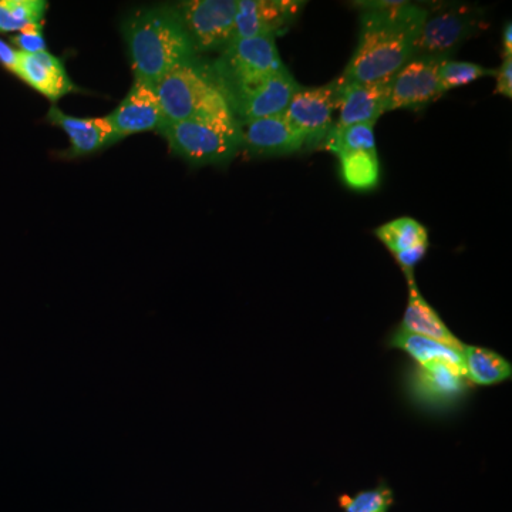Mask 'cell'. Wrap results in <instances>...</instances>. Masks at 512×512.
Here are the masks:
<instances>
[{"instance_id":"21","label":"cell","mask_w":512,"mask_h":512,"mask_svg":"<svg viewBox=\"0 0 512 512\" xmlns=\"http://www.w3.org/2000/svg\"><path fill=\"white\" fill-rule=\"evenodd\" d=\"M375 124H350V126H335L329 131L320 150L329 151L336 157L356 151L376 150Z\"/></svg>"},{"instance_id":"30","label":"cell","mask_w":512,"mask_h":512,"mask_svg":"<svg viewBox=\"0 0 512 512\" xmlns=\"http://www.w3.org/2000/svg\"><path fill=\"white\" fill-rule=\"evenodd\" d=\"M18 59L19 50L10 46L5 40L0 39V64L13 73L15 72L16 64H18Z\"/></svg>"},{"instance_id":"16","label":"cell","mask_w":512,"mask_h":512,"mask_svg":"<svg viewBox=\"0 0 512 512\" xmlns=\"http://www.w3.org/2000/svg\"><path fill=\"white\" fill-rule=\"evenodd\" d=\"M13 74L52 101L60 100L76 90L63 63L47 50L36 55L19 52L18 64Z\"/></svg>"},{"instance_id":"24","label":"cell","mask_w":512,"mask_h":512,"mask_svg":"<svg viewBox=\"0 0 512 512\" xmlns=\"http://www.w3.org/2000/svg\"><path fill=\"white\" fill-rule=\"evenodd\" d=\"M46 10L45 0H0V33L42 25Z\"/></svg>"},{"instance_id":"31","label":"cell","mask_w":512,"mask_h":512,"mask_svg":"<svg viewBox=\"0 0 512 512\" xmlns=\"http://www.w3.org/2000/svg\"><path fill=\"white\" fill-rule=\"evenodd\" d=\"M512 26L511 20L504 25L503 30V59L512 57Z\"/></svg>"},{"instance_id":"15","label":"cell","mask_w":512,"mask_h":512,"mask_svg":"<svg viewBox=\"0 0 512 512\" xmlns=\"http://www.w3.org/2000/svg\"><path fill=\"white\" fill-rule=\"evenodd\" d=\"M47 120L67 134L72 157L89 156L120 141L109 117H74L53 106Z\"/></svg>"},{"instance_id":"8","label":"cell","mask_w":512,"mask_h":512,"mask_svg":"<svg viewBox=\"0 0 512 512\" xmlns=\"http://www.w3.org/2000/svg\"><path fill=\"white\" fill-rule=\"evenodd\" d=\"M336 110H339L338 79L325 86L299 87L284 114L305 144L320 147L335 126L333 113Z\"/></svg>"},{"instance_id":"26","label":"cell","mask_w":512,"mask_h":512,"mask_svg":"<svg viewBox=\"0 0 512 512\" xmlns=\"http://www.w3.org/2000/svg\"><path fill=\"white\" fill-rule=\"evenodd\" d=\"M393 504V493L387 487H379L376 490L363 491L356 497L343 495L340 498L345 512H387Z\"/></svg>"},{"instance_id":"20","label":"cell","mask_w":512,"mask_h":512,"mask_svg":"<svg viewBox=\"0 0 512 512\" xmlns=\"http://www.w3.org/2000/svg\"><path fill=\"white\" fill-rule=\"evenodd\" d=\"M463 357L467 380L480 386L504 382L512 375L511 363L493 350L466 346Z\"/></svg>"},{"instance_id":"22","label":"cell","mask_w":512,"mask_h":512,"mask_svg":"<svg viewBox=\"0 0 512 512\" xmlns=\"http://www.w3.org/2000/svg\"><path fill=\"white\" fill-rule=\"evenodd\" d=\"M339 160L340 174L350 190L370 191L379 185L380 164L376 150L356 151Z\"/></svg>"},{"instance_id":"27","label":"cell","mask_w":512,"mask_h":512,"mask_svg":"<svg viewBox=\"0 0 512 512\" xmlns=\"http://www.w3.org/2000/svg\"><path fill=\"white\" fill-rule=\"evenodd\" d=\"M12 42L18 47L19 52L29 53V55H36V53L47 50L42 25L29 26L19 32V35L13 37Z\"/></svg>"},{"instance_id":"17","label":"cell","mask_w":512,"mask_h":512,"mask_svg":"<svg viewBox=\"0 0 512 512\" xmlns=\"http://www.w3.org/2000/svg\"><path fill=\"white\" fill-rule=\"evenodd\" d=\"M467 377L446 363L417 366L410 376V389L417 399L429 404H450L466 392Z\"/></svg>"},{"instance_id":"23","label":"cell","mask_w":512,"mask_h":512,"mask_svg":"<svg viewBox=\"0 0 512 512\" xmlns=\"http://www.w3.org/2000/svg\"><path fill=\"white\" fill-rule=\"evenodd\" d=\"M376 237L393 255L406 249L429 244V232L413 218L403 217L387 222L376 229Z\"/></svg>"},{"instance_id":"1","label":"cell","mask_w":512,"mask_h":512,"mask_svg":"<svg viewBox=\"0 0 512 512\" xmlns=\"http://www.w3.org/2000/svg\"><path fill=\"white\" fill-rule=\"evenodd\" d=\"M427 9L400 0L392 8L365 10L355 53L340 77L359 83L393 77L412 59L414 40Z\"/></svg>"},{"instance_id":"2","label":"cell","mask_w":512,"mask_h":512,"mask_svg":"<svg viewBox=\"0 0 512 512\" xmlns=\"http://www.w3.org/2000/svg\"><path fill=\"white\" fill-rule=\"evenodd\" d=\"M134 79L151 84L175 66L194 62L195 52L175 6L138 10L121 26Z\"/></svg>"},{"instance_id":"4","label":"cell","mask_w":512,"mask_h":512,"mask_svg":"<svg viewBox=\"0 0 512 512\" xmlns=\"http://www.w3.org/2000/svg\"><path fill=\"white\" fill-rule=\"evenodd\" d=\"M156 92L165 124L232 111L211 70L202 69L197 60L165 73L156 84Z\"/></svg>"},{"instance_id":"7","label":"cell","mask_w":512,"mask_h":512,"mask_svg":"<svg viewBox=\"0 0 512 512\" xmlns=\"http://www.w3.org/2000/svg\"><path fill=\"white\" fill-rule=\"evenodd\" d=\"M175 9L195 52L224 49L231 42L238 0H188Z\"/></svg>"},{"instance_id":"6","label":"cell","mask_w":512,"mask_h":512,"mask_svg":"<svg viewBox=\"0 0 512 512\" xmlns=\"http://www.w3.org/2000/svg\"><path fill=\"white\" fill-rule=\"evenodd\" d=\"M483 23L484 10L474 6L427 9L426 19L414 40L412 59H450L464 42L483 29Z\"/></svg>"},{"instance_id":"13","label":"cell","mask_w":512,"mask_h":512,"mask_svg":"<svg viewBox=\"0 0 512 512\" xmlns=\"http://www.w3.org/2000/svg\"><path fill=\"white\" fill-rule=\"evenodd\" d=\"M390 79L377 82H348L339 77L338 126L375 124L386 113L390 93Z\"/></svg>"},{"instance_id":"3","label":"cell","mask_w":512,"mask_h":512,"mask_svg":"<svg viewBox=\"0 0 512 512\" xmlns=\"http://www.w3.org/2000/svg\"><path fill=\"white\" fill-rule=\"evenodd\" d=\"M158 133L173 153L194 165L227 163L242 147L241 126L232 111L164 124Z\"/></svg>"},{"instance_id":"28","label":"cell","mask_w":512,"mask_h":512,"mask_svg":"<svg viewBox=\"0 0 512 512\" xmlns=\"http://www.w3.org/2000/svg\"><path fill=\"white\" fill-rule=\"evenodd\" d=\"M429 244L420 245V247H414L406 249V251L399 252V254L393 255L396 259L397 264L403 269L404 275H406L407 282L413 281V269L419 264L424 255L427 254Z\"/></svg>"},{"instance_id":"18","label":"cell","mask_w":512,"mask_h":512,"mask_svg":"<svg viewBox=\"0 0 512 512\" xmlns=\"http://www.w3.org/2000/svg\"><path fill=\"white\" fill-rule=\"evenodd\" d=\"M409 303H407L406 312H404L402 325L400 329L404 332L414 333V335L426 336V338L439 340L454 349L464 352L466 345L448 330L446 323L441 320L439 313L427 303L426 299L420 295L416 281L409 282Z\"/></svg>"},{"instance_id":"9","label":"cell","mask_w":512,"mask_h":512,"mask_svg":"<svg viewBox=\"0 0 512 512\" xmlns=\"http://www.w3.org/2000/svg\"><path fill=\"white\" fill-rule=\"evenodd\" d=\"M443 60L412 59L390 80L386 111L417 110L443 96L440 66Z\"/></svg>"},{"instance_id":"5","label":"cell","mask_w":512,"mask_h":512,"mask_svg":"<svg viewBox=\"0 0 512 512\" xmlns=\"http://www.w3.org/2000/svg\"><path fill=\"white\" fill-rule=\"evenodd\" d=\"M275 37L231 40L211 70L225 99L251 89L285 69Z\"/></svg>"},{"instance_id":"11","label":"cell","mask_w":512,"mask_h":512,"mask_svg":"<svg viewBox=\"0 0 512 512\" xmlns=\"http://www.w3.org/2000/svg\"><path fill=\"white\" fill-rule=\"evenodd\" d=\"M303 5L293 0H238L232 40L281 35Z\"/></svg>"},{"instance_id":"12","label":"cell","mask_w":512,"mask_h":512,"mask_svg":"<svg viewBox=\"0 0 512 512\" xmlns=\"http://www.w3.org/2000/svg\"><path fill=\"white\" fill-rule=\"evenodd\" d=\"M107 117L120 141L134 134L160 131L165 124L156 86L138 79H134L130 92Z\"/></svg>"},{"instance_id":"10","label":"cell","mask_w":512,"mask_h":512,"mask_svg":"<svg viewBox=\"0 0 512 512\" xmlns=\"http://www.w3.org/2000/svg\"><path fill=\"white\" fill-rule=\"evenodd\" d=\"M299 84L288 69L275 73L251 89L229 97L232 113H237L242 123L284 114Z\"/></svg>"},{"instance_id":"19","label":"cell","mask_w":512,"mask_h":512,"mask_svg":"<svg viewBox=\"0 0 512 512\" xmlns=\"http://www.w3.org/2000/svg\"><path fill=\"white\" fill-rule=\"evenodd\" d=\"M390 345L402 349L419 363V366L433 365V363H446L453 366L458 372L466 376L464 369L463 352L441 343L439 340L426 338V336L414 335L399 329L394 333Z\"/></svg>"},{"instance_id":"29","label":"cell","mask_w":512,"mask_h":512,"mask_svg":"<svg viewBox=\"0 0 512 512\" xmlns=\"http://www.w3.org/2000/svg\"><path fill=\"white\" fill-rule=\"evenodd\" d=\"M495 77H497L495 93L512 99V57L503 59L500 69L495 70Z\"/></svg>"},{"instance_id":"25","label":"cell","mask_w":512,"mask_h":512,"mask_svg":"<svg viewBox=\"0 0 512 512\" xmlns=\"http://www.w3.org/2000/svg\"><path fill=\"white\" fill-rule=\"evenodd\" d=\"M487 76H495V70L485 69L477 63L443 60L439 73L441 92H450Z\"/></svg>"},{"instance_id":"14","label":"cell","mask_w":512,"mask_h":512,"mask_svg":"<svg viewBox=\"0 0 512 512\" xmlns=\"http://www.w3.org/2000/svg\"><path fill=\"white\" fill-rule=\"evenodd\" d=\"M242 147L261 156H288L305 146V140L285 114L239 123Z\"/></svg>"}]
</instances>
